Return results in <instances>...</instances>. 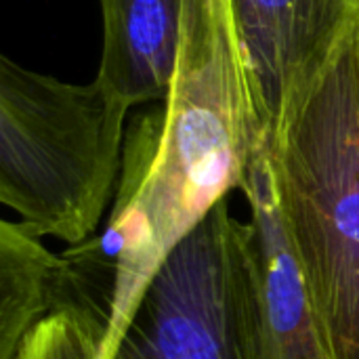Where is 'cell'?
I'll return each instance as SVG.
<instances>
[{"label":"cell","mask_w":359,"mask_h":359,"mask_svg":"<svg viewBox=\"0 0 359 359\" xmlns=\"http://www.w3.org/2000/svg\"><path fill=\"white\" fill-rule=\"evenodd\" d=\"M259 147L271 149L359 19V0H231Z\"/></svg>","instance_id":"5"},{"label":"cell","mask_w":359,"mask_h":359,"mask_svg":"<svg viewBox=\"0 0 359 359\" xmlns=\"http://www.w3.org/2000/svg\"><path fill=\"white\" fill-rule=\"evenodd\" d=\"M107 316L72 307L42 320L23 341L15 359H101Z\"/></svg>","instance_id":"9"},{"label":"cell","mask_w":359,"mask_h":359,"mask_svg":"<svg viewBox=\"0 0 359 359\" xmlns=\"http://www.w3.org/2000/svg\"><path fill=\"white\" fill-rule=\"evenodd\" d=\"M82 307L67 259L21 221L0 223V359H15L48 316Z\"/></svg>","instance_id":"8"},{"label":"cell","mask_w":359,"mask_h":359,"mask_svg":"<svg viewBox=\"0 0 359 359\" xmlns=\"http://www.w3.org/2000/svg\"><path fill=\"white\" fill-rule=\"evenodd\" d=\"M130 105L99 78L63 82L0 59V200L42 238L78 246L111 210Z\"/></svg>","instance_id":"2"},{"label":"cell","mask_w":359,"mask_h":359,"mask_svg":"<svg viewBox=\"0 0 359 359\" xmlns=\"http://www.w3.org/2000/svg\"><path fill=\"white\" fill-rule=\"evenodd\" d=\"M111 359H261L252 231L227 198L154 273Z\"/></svg>","instance_id":"4"},{"label":"cell","mask_w":359,"mask_h":359,"mask_svg":"<svg viewBox=\"0 0 359 359\" xmlns=\"http://www.w3.org/2000/svg\"><path fill=\"white\" fill-rule=\"evenodd\" d=\"M334 359H359V19L271 147Z\"/></svg>","instance_id":"3"},{"label":"cell","mask_w":359,"mask_h":359,"mask_svg":"<svg viewBox=\"0 0 359 359\" xmlns=\"http://www.w3.org/2000/svg\"><path fill=\"white\" fill-rule=\"evenodd\" d=\"M103 48L97 78L130 107L166 101L177 67L183 0H99Z\"/></svg>","instance_id":"7"},{"label":"cell","mask_w":359,"mask_h":359,"mask_svg":"<svg viewBox=\"0 0 359 359\" xmlns=\"http://www.w3.org/2000/svg\"><path fill=\"white\" fill-rule=\"evenodd\" d=\"M246 63L231 0H183L181 42L162 109L124 143L118 191L101 236L63 255L109 309L103 359L172 248L240 189L257 151Z\"/></svg>","instance_id":"1"},{"label":"cell","mask_w":359,"mask_h":359,"mask_svg":"<svg viewBox=\"0 0 359 359\" xmlns=\"http://www.w3.org/2000/svg\"><path fill=\"white\" fill-rule=\"evenodd\" d=\"M240 191L250 208L261 359H334L282 208L271 149L257 147Z\"/></svg>","instance_id":"6"}]
</instances>
